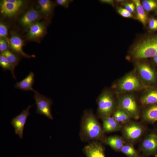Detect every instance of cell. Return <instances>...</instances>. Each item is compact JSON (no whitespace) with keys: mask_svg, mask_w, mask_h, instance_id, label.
<instances>
[{"mask_svg":"<svg viewBox=\"0 0 157 157\" xmlns=\"http://www.w3.org/2000/svg\"><path fill=\"white\" fill-rule=\"evenodd\" d=\"M8 28L6 25L2 22L0 23V38L6 39L8 35Z\"/></svg>","mask_w":157,"mask_h":157,"instance_id":"f1b7e54d","label":"cell"},{"mask_svg":"<svg viewBox=\"0 0 157 157\" xmlns=\"http://www.w3.org/2000/svg\"><path fill=\"white\" fill-rule=\"evenodd\" d=\"M15 67L17 65L19 60V57L14 53L7 50L1 53Z\"/></svg>","mask_w":157,"mask_h":157,"instance_id":"cb8c5ba5","label":"cell"},{"mask_svg":"<svg viewBox=\"0 0 157 157\" xmlns=\"http://www.w3.org/2000/svg\"><path fill=\"white\" fill-rule=\"evenodd\" d=\"M84 151L87 157H105L103 149L97 141H93L86 146Z\"/></svg>","mask_w":157,"mask_h":157,"instance_id":"30bf717a","label":"cell"},{"mask_svg":"<svg viewBox=\"0 0 157 157\" xmlns=\"http://www.w3.org/2000/svg\"><path fill=\"white\" fill-rule=\"evenodd\" d=\"M34 74L32 72H30L28 75L23 79L15 84V88L24 91H32L34 90L33 86L34 82Z\"/></svg>","mask_w":157,"mask_h":157,"instance_id":"4fadbf2b","label":"cell"},{"mask_svg":"<svg viewBox=\"0 0 157 157\" xmlns=\"http://www.w3.org/2000/svg\"><path fill=\"white\" fill-rule=\"evenodd\" d=\"M143 104H152L157 103V90H152L144 95L141 98Z\"/></svg>","mask_w":157,"mask_h":157,"instance_id":"ffe728a7","label":"cell"},{"mask_svg":"<svg viewBox=\"0 0 157 157\" xmlns=\"http://www.w3.org/2000/svg\"><path fill=\"white\" fill-rule=\"evenodd\" d=\"M28 28L27 36L29 38L31 39L40 38L44 34L45 30L44 24L38 22L34 23Z\"/></svg>","mask_w":157,"mask_h":157,"instance_id":"5bb4252c","label":"cell"},{"mask_svg":"<svg viewBox=\"0 0 157 157\" xmlns=\"http://www.w3.org/2000/svg\"><path fill=\"white\" fill-rule=\"evenodd\" d=\"M155 136L157 138V135H155Z\"/></svg>","mask_w":157,"mask_h":157,"instance_id":"8d00e7d4","label":"cell"},{"mask_svg":"<svg viewBox=\"0 0 157 157\" xmlns=\"http://www.w3.org/2000/svg\"><path fill=\"white\" fill-rule=\"evenodd\" d=\"M73 1L71 0H56V2L58 5L66 8H68L70 3Z\"/></svg>","mask_w":157,"mask_h":157,"instance_id":"d6a6232c","label":"cell"},{"mask_svg":"<svg viewBox=\"0 0 157 157\" xmlns=\"http://www.w3.org/2000/svg\"><path fill=\"white\" fill-rule=\"evenodd\" d=\"M137 69L140 77L144 82L151 83L156 81V77L155 72L149 64L141 63L138 65Z\"/></svg>","mask_w":157,"mask_h":157,"instance_id":"ba28073f","label":"cell"},{"mask_svg":"<svg viewBox=\"0 0 157 157\" xmlns=\"http://www.w3.org/2000/svg\"><path fill=\"white\" fill-rule=\"evenodd\" d=\"M118 13L122 17L126 18H133V15L131 14L125 8L121 7H119L117 8Z\"/></svg>","mask_w":157,"mask_h":157,"instance_id":"83f0119b","label":"cell"},{"mask_svg":"<svg viewBox=\"0 0 157 157\" xmlns=\"http://www.w3.org/2000/svg\"><path fill=\"white\" fill-rule=\"evenodd\" d=\"M40 16L38 11L34 8H31L25 13L21 18L20 23L23 27L28 28L35 22Z\"/></svg>","mask_w":157,"mask_h":157,"instance_id":"7c38bea8","label":"cell"},{"mask_svg":"<svg viewBox=\"0 0 157 157\" xmlns=\"http://www.w3.org/2000/svg\"><path fill=\"white\" fill-rule=\"evenodd\" d=\"M97 102L98 116L103 118L110 116L115 107L114 100L111 93L108 90L104 91L97 98Z\"/></svg>","mask_w":157,"mask_h":157,"instance_id":"3957f363","label":"cell"},{"mask_svg":"<svg viewBox=\"0 0 157 157\" xmlns=\"http://www.w3.org/2000/svg\"><path fill=\"white\" fill-rule=\"evenodd\" d=\"M103 131L106 132L115 131L119 128L118 122L110 116L103 118Z\"/></svg>","mask_w":157,"mask_h":157,"instance_id":"e0dca14e","label":"cell"},{"mask_svg":"<svg viewBox=\"0 0 157 157\" xmlns=\"http://www.w3.org/2000/svg\"><path fill=\"white\" fill-rule=\"evenodd\" d=\"M129 115L122 109H118L114 113L113 117L118 122H125L129 118Z\"/></svg>","mask_w":157,"mask_h":157,"instance_id":"d4e9b609","label":"cell"},{"mask_svg":"<svg viewBox=\"0 0 157 157\" xmlns=\"http://www.w3.org/2000/svg\"><path fill=\"white\" fill-rule=\"evenodd\" d=\"M149 29L152 31L157 30V19L151 18L149 20Z\"/></svg>","mask_w":157,"mask_h":157,"instance_id":"f546056e","label":"cell"},{"mask_svg":"<svg viewBox=\"0 0 157 157\" xmlns=\"http://www.w3.org/2000/svg\"><path fill=\"white\" fill-rule=\"evenodd\" d=\"M106 143L113 149L118 150L123 146V142L120 138L116 136H110L106 140Z\"/></svg>","mask_w":157,"mask_h":157,"instance_id":"d6986e66","label":"cell"},{"mask_svg":"<svg viewBox=\"0 0 157 157\" xmlns=\"http://www.w3.org/2000/svg\"><path fill=\"white\" fill-rule=\"evenodd\" d=\"M144 117L147 120L150 122L157 121V105H154L145 111Z\"/></svg>","mask_w":157,"mask_h":157,"instance_id":"44dd1931","label":"cell"},{"mask_svg":"<svg viewBox=\"0 0 157 157\" xmlns=\"http://www.w3.org/2000/svg\"><path fill=\"white\" fill-rule=\"evenodd\" d=\"M135 59L154 57L157 55V34L150 35L135 45L131 52Z\"/></svg>","mask_w":157,"mask_h":157,"instance_id":"7a4b0ae2","label":"cell"},{"mask_svg":"<svg viewBox=\"0 0 157 157\" xmlns=\"http://www.w3.org/2000/svg\"><path fill=\"white\" fill-rule=\"evenodd\" d=\"M33 92V97L36 105V113L53 119V118L51 112V106L53 103L52 100L37 91L34 90Z\"/></svg>","mask_w":157,"mask_h":157,"instance_id":"277c9868","label":"cell"},{"mask_svg":"<svg viewBox=\"0 0 157 157\" xmlns=\"http://www.w3.org/2000/svg\"><path fill=\"white\" fill-rule=\"evenodd\" d=\"M38 3L41 11L46 15L50 14L53 7L52 2L49 0H39Z\"/></svg>","mask_w":157,"mask_h":157,"instance_id":"603a6c76","label":"cell"},{"mask_svg":"<svg viewBox=\"0 0 157 157\" xmlns=\"http://www.w3.org/2000/svg\"><path fill=\"white\" fill-rule=\"evenodd\" d=\"M139 79L134 72L130 73L124 77L117 85V90L125 92L137 90L142 87Z\"/></svg>","mask_w":157,"mask_h":157,"instance_id":"5b68a950","label":"cell"},{"mask_svg":"<svg viewBox=\"0 0 157 157\" xmlns=\"http://www.w3.org/2000/svg\"><path fill=\"white\" fill-rule=\"evenodd\" d=\"M10 46L12 50L18 54L25 58H30L35 57L34 55H29L23 51V41L21 38L17 34H13L9 40Z\"/></svg>","mask_w":157,"mask_h":157,"instance_id":"9c48e42d","label":"cell"},{"mask_svg":"<svg viewBox=\"0 0 157 157\" xmlns=\"http://www.w3.org/2000/svg\"><path fill=\"white\" fill-rule=\"evenodd\" d=\"M22 6L9 2L8 0H2L0 4L1 13L3 15L8 17L15 15Z\"/></svg>","mask_w":157,"mask_h":157,"instance_id":"8fae6325","label":"cell"},{"mask_svg":"<svg viewBox=\"0 0 157 157\" xmlns=\"http://www.w3.org/2000/svg\"><path fill=\"white\" fill-rule=\"evenodd\" d=\"M156 1H157V0H156Z\"/></svg>","mask_w":157,"mask_h":157,"instance_id":"74e56055","label":"cell"},{"mask_svg":"<svg viewBox=\"0 0 157 157\" xmlns=\"http://www.w3.org/2000/svg\"><path fill=\"white\" fill-rule=\"evenodd\" d=\"M142 6L147 12L153 10L157 8V1L153 0H144L142 3Z\"/></svg>","mask_w":157,"mask_h":157,"instance_id":"484cf974","label":"cell"},{"mask_svg":"<svg viewBox=\"0 0 157 157\" xmlns=\"http://www.w3.org/2000/svg\"><path fill=\"white\" fill-rule=\"evenodd\" d=\"M35 104L28 106L26 109H24L22 112L12 118L10 124L14 129L15 134L19 136L22 139L23 137L24 128L28 117L30 115V109Z\"/></svg>","mask_w":157,"mask_h":157,"instance_id":"8992f818","label":"cell"},{"mask_svg":"<svg viewBox=\"0 0 157 157\" xmlns=\"http://www.w3.org/2000/svg\"><path fill=\"white\" fill-rule=\"evenodd\" d=\"M0 65L2 69L4 71H10L13 77L16 79L14 73L15 67L12 65L2 54L0 55Z\"/></svg>","mask_w":157,"mask_h":157,"instance_id":"7402d4cb","label":"cell"},{"mask_svg":"<svg viewBox=\"0 0 157 157\" xmlns=\"http://www.w3.org/2000/svg\"><path fill=\"white\" fill-rule=\"evenodd\" d=\"M153 60L154 62L156 64H157V55L153 57Z\"/></svg>","mask_w":157,"mask_h":157,"instance_id":"e575fe53","label":"cell"},{"mask_svg":"<svg viewBox=\"0 0 157 157\" xmlns=\"http://www.w3.org/2000/svg\"><path fill=\"white\" fill-rule=\"evenodd\" d=\"M103 130L93 112L85 110L82 117L80 135L83 141H97L103 136Z\"/></svg>","mask_w":157,"mask_h":157,"instance_id":"6da1fadb","label":"cell"},{"mask_svg":"<svg viewBox=\"0 0 157 157\" xmlns=\"http://www.w3.org/2000/svg\"><path fill=\"white\" fill-rule=\"evenodd\" d=\"M132 1L136 9L138 19L144 26H145L147 21V17L140 1L133 0Z\"/></svg>","mask_w":157,"mask_h":157,"instance_id":"ac0fdd59","label":"cell"},{"mask_svg":"<svg viewBox=\"0 0 157 157\" xmlns=\"http://www.w3.org/2000/svg\"><path fill=\"white\" fill-rule=\"evenodd\" d=\"M100 1L102 3H107L110 4L112 6H114V2L113 0H102Z\"/></svg>","mask_w":157,"mask_h":157,"instance_id":"836d02e7","label":"cell"},{"mask_svg":"<svg viewBox=\"0 0 157 157\" xmlns=\"http://www.w3.org/2000/svg\"><path fill=\"white\" fill-rule=\"evenodd\" d=\"M8 49V42L5 39H0V51L2 53L6 50Z\"/></svg>","mask_w":157,"mask_h":157,"instance_id":"4dcf8cb0","label":"cell"},{"mask_svg":"<svg viewBox=\"0 0 157 157\" xmlns=\"http://www.w3.org/2000/svg\"><path fill=\"white\" fill-rule=\"evenodd\" d=\"M125 9L131 13L134 12L135 6L133 3H127L124 4Z\"/></svg>","mask_w":157,"mask_h":157,"instance_id":"1f68e13d","label":"cell"},{"mask_svg":"<svg viewBox=\"0 0 157 157\" xmlns=\"http://www.w3.org/2000/svg\"><path fill=\"white\" fill-rule=\"evenodd\" d=\"M142 132L141 128L135 124L127 126L124 129V132L126 136L128 138L131 140H135L139 138Z\"/></svg>","mask_w":157,"mask_h":157,"instance_id":"2e32d148","label":"cell"},{"mask_svg":"<svg viewBox=\"0 0 157 157\" xmlns=\"http://www.w3.org/2000/svg\"><path fill=\"white\" fill-rule=\"evenodd\" d=\"M142 146L144 151L152 154L157 151V138L154 135H150L143 141Z\"/></svg>","mask_w":157,"mask_h":157,"instance_id":"9a60e30c","label":"cell"},{"mask_svg":"<svg viewBox=\"0 0 157 157\" xmlns=\"http://www.w3.org/2000/svg\"><path fill=\"white\" fill-rule=\"evenodd\" d=\"M155 157H157V155H155Z\"/></svg>","mask_w":157,"mask_h":157,"instance_id":"d590c367","label":"cell"},{"mask_svg":"<svg viewBox=\"0 0 157 157\" xmlns=\"http://www.w3.org/2000/svg\"><path fill=\"white\" fill-rule=\"evenodd\" d=\"M121 151L129 157H137V153L133 147L129 145L123 146Z\"/></svg>","mask_w":157,"mask_h":157,"instance_id":"4316f807","label":"cell"},{"mask_svg":"<svg viewBox=\"0 0 157 157\" xmlns=\"http://www.w3.org/2000/svg\"><path fill=\"white\" fill-rule=\"evenodd\" d=\"M120 105L122 109L134 118L138 117L137 106L134 98L131 95H126L123 97L120 101Z\"/></svg>","mask_w":157,"mask_h":157,"instance_id":"52a82bcc","label":"cell"}]
</instances>
